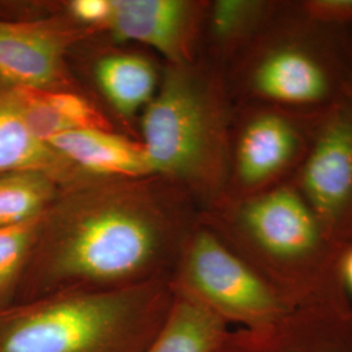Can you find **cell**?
<instances>
[{
    "label": "cell",
    "mask_w": 352,
    "mask_h": 352,
    "mask_svg": "<svg viewBox=\"0 0 352 352\" xmlns=\"http://www.w3.org/2000/svg\"><path fill=\"white\" fill-rule=\"evenodd\" d=\"M43 215L26 267L39 287L118 285L140 277L199 223L193 201H162L144 179L85 176L62 187Z\"/></svg>",
    "instance_id": "obj_1"
},
{
    "label": "cell",
    "mask_w": 352,
    "mask_h": 352,
    "mask_svg": "<svg viewBox=\"0 0 352 352\" xmlns=\"http://www.w3.org/2000/svg\"><path fill=\"white\" fill-rule=\"evenodd\" d=\"M200 219L291 307L350 300L340 272L349 247L329 236L294 183L222 202Z\"/></svg>",
    "instance_id": "obj_2"
},
{
    "label": "cell",
    "mask_w": 352,
    "mask_h": 352,
    "mask_svg": "<svg viewBox=\"0 0 352 352\" xmlns=\"http://www.w3.org/2000/svg\"><path fill=\"white\" fill-rule=\"evenodd\" d=\"M225 72L204 60L170 65L142 116V148L151 175L217 206L226 187L234 106Z\"/></svg>",
    "instance_id": "obj_3"
},
{
    "label": "cell",
    "mask_w": 352,
    "mask_h": 352,
    "mask_svg": "<svg viewBox=\"0 0 352 352\" xmlns=\"http://www.w3.org/2000/svg\"><path fill=\"white\" fill-rule=\"evenodd\" d=\"M232 100L327 113L352 93V28L305 17L278 0L263 30L226 72Z\"/></svg>",
    "instance_id": "obj_4"
},
{
    "label": "cell",
    "mask_w": 352,
    "mask_h": 352,
    "mask_svg": "<svg viewBox=\"0 0 352 352\" xmlns=\"http://www.w3.org/2000/svg\"><path fill=\"white\" fill-rule=\"evenodd\" d=\"M154 289H69L0 311V352H133L153 322Z\"/></svg>",
    "instance_id": "obj_5"
},
{
    "label": "cell",
    "mask_w": 352,
    "mask_h": 352,
    "mask_svg": "<svg viewBox=\"0 0 352 352\" xmlns=\"http://www.w3.org/2000/svg\"><path fill=\"white\" fill-rule=\"evenodd\" d=\"M325 113L238 102L232 110L226 187L219 204L292 183L309 155Z\"/></svg>",
    "instance_id": "obj_6"
},
{
    "label": "cell",
    "mask_w": 352,
    "mask_h": 352,
    "mask_svg": "<svg viewBox=\"0 0 352 352\" xmlns=\"http://www.w3.org/2000/svg\"><path fill=\"white\" fill-rule=\"evenodd\" d=\"M176 289L247 330L270 327L295 309L201 219L179 253Z\"/></svg>",
    "instance_id": "obj_7"
},
{
    "label": "cell",
    "mask_w": 352,
    "mask_h": 352,
    "mask_svg": "<svg viewBox=\"0 0 352 352\" xmlns=\"http://www.w3.org/2000/svg\"><path fill=\"white\" fill-rule=\"evenodd\" d=\"M329 236L352 244V93L329 110L314 146L292 182Z\"/></svg>",
    "instance_id": "obj_8"
},
{
    "label": "cell",
    "mask_w": 352,
    "mask_h": 352,
    "mask_svg": "<svg viewBox=\"0 0 352 352\" xmlns=\"http://www.w3.org/2000/svg\"><path fill=\"white\" fill-rule=\"evenodd\" d=\"M87 32L58 17H0V80L16 88L63 89L64 55Z\"/></svg>",
    "instance_id": "obj_9"
},
{
    "label": "cell",
    "mask_w": 352,
    "mask_h": 352,
    "mask_svg": "<svg viewBox=\"0 0 352 352\" xmlns=\"http://www.w3.org/2000/svg\"><path fill=\"white\" fill-rule=\"evenodd\" d=\"M107 26L119 41L148 45L170 65L199 60L208 3L192 0H111Z\"/></svg>",
    "instance_id": "obj_10"
},
{
    "label": "cell",
    "mask_w": 352,
    "mask_h": 352,
    "mask_svg": "<svg viewBox=\"0 0 352 352\" xmlns=\"http://www.w3.org/2000/svg\"><path fill=\"white\" fill-rule=\"evenodd\" d=\"M217 352H352L351 302L295 308L270 327L228 333Z\"/></svg>",
    "instance_id": "obj_11"
},
{
    "label": "cell",
    "mask_w": 352,
    "mask_h": 352,
    "mask_svg": "<svg viewBox=\"0 0 352 352\" xmlns=\"http://www.w3.org/2000/svg\"><path fill=\"white\" fill-rule=\"evenodd\" d=\"M49 146L82 175L129 180L151 176L141 142L124 139L110 129H65L49 141Z\"/></svg>",
    "instance_id": "obj_12"
},
{
    "label": "cell",
    "mask_w": 352,
    "mask_h": 352,
    "mask_svg": "<svg viewBox=\"0 0 352 352\" xmlns=\"http://www.w3.org/2000/svg\"><path fill=\"white\" fill-rule=\"evenodd\" d=\"M13 173L45 174L60 187L85 177L34 136L21 113L14 89L0 80V175Z\"/></svg>",
    "instance_id": "obj_13"
},
{
    "label": "cell",
    "mask_w": 352,
    "mask_h": 352,
    "mask_svg": "<svg viewBox=\"0 0 352 352\" xmlns=\"http://www.w3.org/2000/svg\"><path fill=\"white\" fill-rule=\"evenodd\" d=\"M278 0H215L208 3L201 45L208 42L206 63L223 69L247 50L277 7ZM200 45V49H201Z\"/></svg>",
    "instance_id": "obj_14"
},
{
    "label": "cell",
    "mask_w": 352,
    "mask_h": 352,
    "mask_svg": "<svg viewBox=\"0 0 352 352\" xmlns=\"http://www.w3.org/2000/svg\"><path fill=\"white\" fill-rule=\"evenodd\" d=\"M227 324L202 302L176 289L161 331L144 352H217Z\"/></svg>",
    "instance_id": "obj_15"
},
{
    "label": "cell",
    "mask_w": 352,
    "mask_h": 352,
    "mask_svg": "<svg viewBox=\"0 0 352 352\" xmlns=\"http://www.w3.org/2000/svg\"><path fill=\"white\" fill-rule=\"evenodd\" d=\"M102 93L118 113L132 116L145 109L157 91L153 64L135 54H110L96 65Z\"/></svg>",
    "instance_id": "obj_16"
},
{
    "label": "cell",
    "mask_w": 352,
    "mask_h": 352,
    "mask_svg": "<svg viewBox=\"0 0 352 352\" xmlns=\"http://www.w3.org/2000/svg\"><path fill=\"white\" fill-rule=\"evenodd\" d=\"M60 186L39 173L0 175V228L20 225L47 212Z\"/></svg>",
    "instance_id": "obj_17"
},
{
    "label": "cell",
    "mask_w": 352,
    "mask_h": 352,
    "mask_svg": "<svg viewBox=\"0 0 352 352\" xmlns=\"http://www.w3.org/2000/svg\"><path fill=\"white\" fill-rule=\"evenodd\" d=\"M43 215L20 225L0 228V311L8 308L19 282L24 277Z\"/></svg>",
    "instance_id": "obj_18"
},
{
    "label": "cell",
    "mask_w": 352,
    "mask_h": 352,
    "mask_svg": "<svg viewBox=\"0 0 352 352\" xmlns=\"http://www.w3.org/2000/svg\"><path fill=\"white\" fill-rule=\"evenodd\" d=\"M36 90L52 111L71 128L110 129L106 118L87 98L69 91L68 89Z\"/></svg>",
    "instance_id": "obj_19"
},
{
    "label": "cell",
    "mask_w": 352,
    "mask_h": 352,
    "mask_svg": "<svg viewBox=\"0 0 352 352\" xmlns=\"http://www.w3.org/2000/svg\"><path fill=\"white\" fill-rule=\"evenodd\" d=\"M299 11L316 23L352 28V0H295Z\"/></svg>",
    "instance_id": "obj_20"
},
{
    "label": "cell",
    "mask_w": 352,
    "mask_h": 352,
    "mask_svg": "<svg viewBox=\"0 0 352 352\" xmlns=\"http://www.w3.org/2000/svg\"><path fill=\"white\" fill-rule=\"evenodd\" d=\"M74 21L81 26H107L111 12V0H74L68 4Z\"/></svg>",
    "instance_id": "obj_21"
},
{
    "label": "cell",
    "mask_w": 352,
    "mask_h": 352,
    "mask_svg": "<svg viewBox=\"0 0 352 352\" xmlns=\"http://www.w3.org/2000/svg\"><path fill=\"white\" fill-rule=\"evenodd\" d=\"M340 272H342L344 287L347 289V292L350 291L352 294V244L343 253Z\"/></svg>",
    "instance_id": "obj_22"
}]
</instances>
